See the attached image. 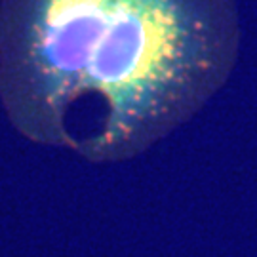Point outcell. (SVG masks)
<instances>
[{
  "mask_svg": "<svg viewBox=\"0 0 257 257\" xmlns=\"http://www.w3.org/2000/svg\"><path fill=\"white\" fill-rule=\"evenodd\" d=\"M236 48L232 0H2L0 103L31 143L124 162L202 109Z\"/></svg>",
  "mask_w": 257,
  "mask_h": 257,
  "instance_id": "6da1fadb",
  "label": "cell"
}]
</instances>
